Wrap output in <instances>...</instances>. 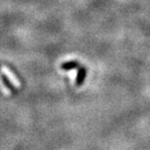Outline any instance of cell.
<instances>
[{"label":"cell","instance_id":"1","mask_svg":"<svg viewBox=\"0 0 150 150\" xmlns=\"http://www.w3.org/2000/svg\"><path fill=\"white\" fill-rule=\"evenodd\" d=\"M3 71H4V73L6 74V76H7L8 78V80L10 81L11 83H13L14 84V86H16L18 87V88H20V82H19V80L17 79V77L15 76V75L13 74L10 71V69H8L6 67H3Z\"/></svg>","mask_w":150,"mask_h":150},{"label":"cell","instance_id":"2","mask_svg":"<svg viewBox=\"0 0 150 150\" xmlns=\"http://www.w3.org/2000/svg\"><path fill=\"white\" fill-rule=\"evenodd\" d=\"M86 74H87V70L84 67H80L79 69H78V73H77V79H76V86L80 87L83 84L84 80L86 78Z\"/></svg>","mask_w":150,"mask_h":150},{"label":"cell","instance_id":"3","mask_svg":"<svg viewBox=\"0 0 150 150\" xmlns=\"http://www.w3.org/2000/svg\"><path fill=\"white\" fill-rule=\"evenodd\" d=\"M78 67V62L76 61H69V62H67L64 64H62V69L64 70H71V69H74Z\"/></svg>","mask_w":150,"mask_h":150},{"label":"cell","instance_id":"4","mask_svg":"<svg viewBox=\"0 0 150 150\" xmlns=\"http://www.w3.org/2000/svg\"><path fill=\"white\" fill-rule=\"evenodd\" d=\"M3 85H4V84H3V82H2V80H1V82H0V88H1V89L3 90V91H4V92H5V94H6V95L10 94V91H9V90H7V89H6V88H5V87H4V86H3Z\"/></svg>","mask_w":150,"mask_h":150}]
</instances>
